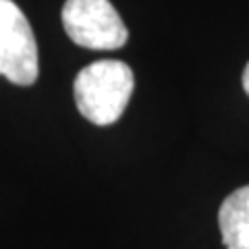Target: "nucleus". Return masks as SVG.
I'll list each match as a JSON object with an SVG mask.
<instances>
[{"label": "nucleus", "instance_id": "f257e3e1", "mask_svg": "<svg viewBox=\"0 0 249 249\" xmlns=\"http://www.w3.org/2000/svg\"><path fill=\"white\" fill-rule=\"evenodd\" d=\"M133 85L135 79L129 65L121 60H96L75 77V104L89 123L106 127L121 119Z\"/></svg>", "mask_w": 249, "mask_h": 249}, {"label": "nucleus", "instance_id": "f03ea898", "mask_svg": "<svg viewBox=\"0 0 249 249\" xmlns=\"http://www.w3.org/2000/svg\"><path fill=\"white\" fill-rule=\"evenodd\" d=\"M62 25L77 46L89 50H119L129 40L127 25L110 0H67Z\"/></svg>", "mask_w": 249, "mask_h": 249}, {"label": "nucleus", "instance_id": "7ed1b4c3", "mask_svg": "<svg viewBox=\"0 0 249 249\" xmlns=\"http://www.w3.org/2000/svg\"><path fill=\"white\" fill-rule=\"evenodd\" d=\"M40 73L37 42L13 0H0V75L15 85H34Z\"/></svg>", "mask_w": 249, "mask_h": 249}, {"label": "nucleus", "instance_id": "20e7f679", "mask_svg": "<svg viewBox=\"0 0 249 249\" xmlns=\"http://www.w3.org/2000/svg\"><path fill=\"white\" fill-rule=\"evenodd\" d=\"M222 243L232 249H249V185L232 191L218 210Z\"/></svg>", "mask_w": 249, "mask_h": 249}, {"label": "nucleus", "instance_id": "39448f33", "mask_svg": "<svg viewBox=\"0 0 249 249\" xmlns=\"http://www.w3.org/2000/svg\"><path fill=\"white\" fill-rule=\"evenodd\" d=\"M243 89L247 91V96H249V62H247V67L243 71Z\"/></svg>", "mask_w": 249, "mask_h": 249}, {"label": "nucleus", "instance_id": "423d86ee", "mask_svg": "<svg viewBox=\"0 0 249 249\" xmlns=\"http://www.w3.org/2000/svg\"><path fill=\"white\" fill-rule=\"evenodd\" d=\"M227 249H232V247H227Z\"/></svg>", "mask_w": 249, "mask_h": 249}]
</instances>
